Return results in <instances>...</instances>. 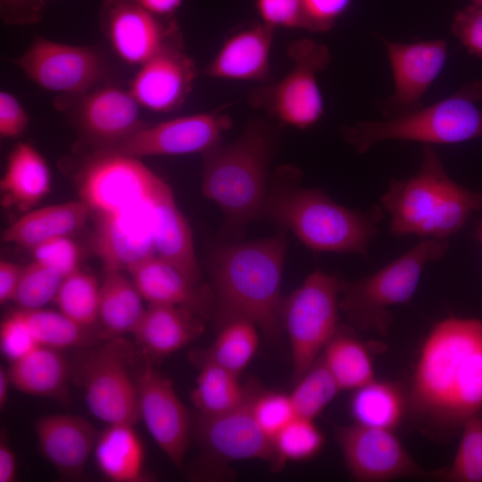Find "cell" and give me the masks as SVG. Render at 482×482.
Masks as SVG:
<instances>
[{"label": "cell", "instance_id": "cell-1", "mask_svg": "<svg viewBox=\"0 0 482 482\" xmlns=\"http://www.w3.org/2000/svg\"><path fill=\"white\" fill-rule=\"evenodd\" d=\"M407 416L424 434L449 439L482 410V320L449 317L420 348L409 386Z\"/></svg>", "mask_w": 482, "mask_h": 482}, {"label": "cell", "instance_id": "cell-2", "mask_svg": "<svg viewBox=\"0 0 482 482\" xmlns=\"http://www.w3.org/2000/svg\"><path fill=\"white\" fill-rule=\"evenodd\" d=\"M286 229L273 236L215 247L210 258L212 318L217 328L246 320L270 339L283 328L281 282L287 252Z\"/></svg>", "mask_w": 482, "mask_h": 482}, {"label": "cell", "instance_id": "cell-3", "mask_svg": "<svg viewBox=\"0 0 482 482\" xmlns=\"http://www.w3.org/2000/svg\"><path fill=\"white\" fill-rule=\"evenodd\" d=\"M301 173L282 167L273 177L261 218L291 231L313 251L369 257L383 208L351 209L320 188L300 187Z\"/></svg>", "mask_w": 482, "mask_h": 482}, {"label": "cell", "instance_id": "cell-4", "mask_svg": "<svg viewBox=\"0 0 482 482\" xmlns=\"http://www.w3.org/2000/svg\"><path fill=\"white\" fill-rule=\"evenodd\" d=\"M276 133L264 120L250 122L234 141L202 154V192L224 215V229L240 237L261 218L269 192Z\"/></svg>", "mask_w": 482, "mask_h": 482}, {"label": "cell", "instance_id": "cell-5", "mask_svg": "<svg viewBox=\"0 0 482 482\" xmlns=\"http://www.w3.org/2000/svg\"><path fill=\"white\" fill-rule=\"evenodd\" d=\"M380 202L392 235L448 239L482 210V192L453 180L432 145H424L416 173L391 179Z\"/></svg>", "mask_w": 482, "mask_h": 482}, {"label": "cell", "instance_id": "cell-6", "mask_svg": "<svg viewBox=\"0 0 482 482\" xmlns=\"http://www.w3.org/2000/svg\"><path fill=\"white\" fill-rule=\"evenodd\" d=\"M341 135L358 154L382 141L432 145L482 137V79L467 82L450 96L411 113L344 126Z\"/></svg>", "mask_w": 482, "mask_h": 482}, {"label": "cell", "instance_id": "cell-7", "mask_svg": "<svg viewBox=\"0 0 482 482\" xmlns=\"http://www.w3.org/2000/svg\"><path fill=\"white\" fill-rule=\"evenodd\" d=\"M448 249V239L424 238L367 277L340 278V312L353 328L386 335L394 320L390 308L411 299L426 266L444 257Z\"/></svg>", "mask_w": 482, "mask_h": 482}, {"label": "cell", "instance_id": "cell-8", "mask_svg": "<svg viewBox=\"0 0 482 482\" xmlns=\"http://www.w3.org/2000/svg\"><path fill=\"white\" fill-rule=\"evenodd\" d=\"M339 293L340 278L317 270L283 298L281 319L291 346L294 383L317 361L337 331Z\"/></svg>", "mask_w": 482, "mask_h": 482}, {"label": "cell", "instance_id": "cell-9", "mask_svg": "<svg viewBox=\"0 0 482 482\" xmlns=\"http://www.w3.org/2000/svg\"><path fill=\"white\" fill-rule=\"evenodd\" d=\"M291 70L278 81L253 90L249 103L282 125L307 129L320 121L325 107L317 74L330 62L326 45L311 39L294 41L288 47Z\"/></svg>", "mask_w": 482, "mask_h": 482}, {"label": "cell", "instance_id": "cell-10", "mask_svg": "<svg viewBox=\"0 0 482 482\" xmlns=\"http://www.w3.org/2000/svg\"><path fill=\"white\" fill-rule=\"evenodd\" d=\"M10 61L38 87L57 95L89 91L108 75L107 62L96 47L41 36H35L29 47Z\"/></svg>", "mask_w": 482, "mask_h": 482}, {"label": "cell", "instance_id": "cell-11", "mask_svg": "<svg viewBox=\"0 0 482 482\" xmlns=\"http://www.w3.org/2000/svg\"><path fill=\"white\" fill-rule=\"evenodd\" d=\"M131 345L121 337L92 352L81 367L90 412L107 424L135 425L139 420L136 381L129 375Z\"/></svg>", "mask_w": 482, "mask_h": 482}, {"label": "cell", "instance_id": "cell-12", "mask_svg": "<svg viewBox=\"0 0 482 482\" xmlns=\"http://www.w3.org/2000/svg\"><path fill=\"white\" fill-rule=\"evenodd\" d=\"M53 103L92 152L115 145L145 123L141 107L129 89L113 85H100L76 95H57Z\"/></svg>", "mask_w": 482, "mask_h": 482}, {"label": "cell", "instance_id": "cell-13", "mask_svg": "<svg viewBox=\"0 0 482 482\" xmlns=\"http://www.w3.org/2000/svg\"><path fill=\"white\" fill-rule=\"evenodd\" d=\"M161 179L139 158L104 152H92L76 175L81 200L98 214L149 200Z\"/></svg>", "mask_w": 482, "mask_h": 482}, {"label": "cell", "instance_id": "cell-14", "mask_svg": "<svg viewBox=\"0 0 482 482\" xmlns=\"http://www.w3.org/2000/svg\"><path fill=\"white\" fill-rule=\"evenodd\" d=\"M232 126L231 118L220 111L177 117L156 123L145 122L115 145L96 152L130 157L175 156L204 154L221 142Z\"/></svg>", "mask_w": 482, "mask_h": 482}, {"label": "cell", "instance_id": "cell-15", "mask_svg": "<svg viewBox=\"0 0 482 482\" xmlns=\"http://www.w3.org/2000/svg\"><path fill=\"white\" fill-rule=\"evenodd\" d=\"M335 434L351 477L379 482L403 478H436L422 469L393 430L359 424L335 427Z\"/></svg>", "mask_w": 482, "mask_h": 482}, {"label": "cell", "instance_id": "cell-16", "mask_svg": "<svg viewBox=\"0 0 482 482\" xmlns=\"http://www.w3.org/2000/svg\"><path fill=\"white\" fill-rule=\"evenodd\" d=\"M99 20L113 53L129 65L140 66L181 38L175 18L154 15L136 0H104Z\"/></svg>", "mask_w": 482, "mask_h": 482}, {"label": "cell", "instance_id": "cell-17", "mask_svg": "<svg viewBox=\"0 0 482 482\" xmlns=\"http://www.w3.org/2000/svg\"><path fill=\"white\" fill-rule=\"evenodd\" d=\"M386 46L394 80L393 94L378 102L384 119L418 111L422 98L442 72L447 60L444 39L401 43L380 38Z\"/></svg>", "mask_w": 482, "mask_h": 482}, {"label": "cell", "instance_id": "cell-18", "mask_svg": "<svg viewBox=\"0 0 482 482\" xmlns=\"http://www.w3.org/2000/svg\"><path fill=\"white\" fill-rule=\"evenodd\" d=\"M140 420L171 462L179 468L188 447L190 419L170 378L149 360L135 379Z\"/></svg>", "mask_w": 482, "mask_h": 482}, {"label": "cell", "instance_id": "cell-19", "mask_svg": "<svg viewBox=\"0 0 482 482\" xmlns=\"http://www.w3.org/2000/svg\"><path fill=\"white\" fill-rule=\"evenodd\" d=\"M196 76L195 62L179 38L138 66L128 89L141 108L168 113L183 104Z\"/></svg>", "mask_w": 482, "mask_h": 482}, {"label": "cell", "instance_id": "cell-20", "mask_svg": "<svg viewBox=\"0 0 482 482\" xmlns=\"http://www.w3.org/2000/svg\"><path fill=\"white\" fill-rule=\"evenodd\" d=\"M95 250L105 271H123L155 253L149 200L98 214Z\"/></svg>", "mask_w": 482, "mask_h": 482}, {"label": "cell", "instance_id": "cell-21", "mask_svg": "<svg viewBox=\"0 0 482 482\" xmlns=\"http://www.w3.org/2000/svg\"><path fill=\"white\" fill-rule=\"evenodd\" d=\"M251 385L245 401L236 409L215 416L199 414L197 438L210 455L225 461L274 458L272 440L262 431L251 410Z\"/></svg>", "mask_w": 482, "mask_h": 482}, {"label": "cell", "instance_id": "cell-22", "mask_svg": "<svg viewBox=\"0 0 482 482\" xmlns=\"http://www.w3.org/2000/svg\"><path fill=\"white\" fill-rule=\"evenodd\" d=\"M128 271L143 299L149 303L181 305L205 320L212 318L214 298L211 287L194 282L155 253Z\"/></svg>", "mask_w": 482, "mask_h": 482}, {"label": "cell", "instance_id": "cell-23", "mask_svg": "<svg viewBox=\"0 0 482 482\" xmlns=\"http://www.w3.org/2000/svg\"><path fill=\"white\" fill-rule=\"evenodd\" d=\"M38 448L46 460L67 479L81 478L96 442V432L85 418L50 415L35 422Z\"/></svg>", "mask_w": 482, "mask_h": 482}, {"label": "cell", "instance_id": "cell-24", "mask_svg": "<svg viewBox=\"0 0 482 482\" xmlns=\"http://www.w3.org/2000/svg\"><path fill=\"white\" fill-rule=\"evenodd\" d=\"M275 29L258 22L229 35L205 69L213 79L264 81L270 73Z\"/></svg>", "mask_w": 482, "mask_h": 482}, {"label": "cell", "instance_id": "cell-25", "mask_svg": "<svg viewBox=\"0 0 482 482\" xmlns=\"http://www.w3.org/2000/svg\"><path fill=\"white\" fill-rule=\"evenodd\" d=\"M149 202L155 254L194 282L199 283L201 271L190 226L180 212L170 186L162 179L154 188Z\"/></svg>", "mask_w": 482, "mask_h": 482}, {"label": "cell", "instance_id": "cell-26", "mask_svg": "<svg viewBox=\"0 0 482 482\" xmlns=\"http://www.w3.org/2000/svg\"><path fill=\"white\" fill-rule=\"evenodd\" d=\"M204 320L185 306L149 303L132 334L145 356L161 358L200 337L205 328Z\"/></svg>", "mask_w": 482, "mask_h": 482}, {"label": "cell", "instance_id": "cell-27", "mask_svg": "<svg viewBox=\"0 0 482 482\" xmlns=\"http://www.w3.org/2000/svg\"><path fill=\"white\" fill-rule=\"evenodd\" d=\"M90 212L82 200L26 212L4 230L2 240L32 250L46 241L76 232L85 225Z\"/></svg>", "mask_w": 482, "mask_h": 482}, {"label": "cell", "instance_id": "cell-28", "mask_svg": "<svg viewBox=\"0 0 482 482\" xmlns=\"http://www.w3.org/2000/svg\"><path fill=\"white\" fill-rule=\"evenodd\" d=\"M51 184L50 168L43 155L29 143L15 145L0 180L3 204L26 212L49 193Z\"/></svg>", "mask_w": 482, "mask_h": 482}, {"label": "cell", "instance_id": "cell-29", "mask_svg": "<svg viewBox=\"0 0 482 482\" xmlns=\"http://www.w3.org/2000/svg\"><path fill=\"white\" fill-rule=\"evenodd\" d=\"M94 454L98 470L111 481L151 478L144 470V447L133 425L110 424L97 437Z\"/></svg>", "mask_w": 482, "mask_h": 482}, {"label": "cell", "instance_id": "cell-30", "mask_svg": "<svg viewBox=\"0 0 482 482\" xmlns=\"http://www.w3.org/2000/svg\"><path fill=\"white\" fill-rule=\"evenodd\" d=\"M11 384L24 394L67 403L68 367L58 350L37 346L12 362L8 370Z\"/></svg>", "mask_w": 482, "mask_h": 482}, {"label": "cell", "instance_id": "cell-31", "mask_svg": "<svg viewBox=\"0 0 482 482\" xmlns=\"http://www.w3.org/2000/svg\"><path fill=\"white\" fill-rule=\"evenodd\" d=\"M407 386L399 381L376 380L354 389L349 411L355 424L396 429L407 416Z\"/></svg>", "mask_w": 482, "mask_h": 482}, {"label": "cell", "instance_id": "cell-32", "mask_svg": "<svg viewBox=\"0 0 482 482\" xmlns=\"http://www.w3.org/2000/svg\"><path fill=\"white\" fill-rule=\"evenodd\" d=\"M142 300L132 279L122 271H105L100 287V337L109 340L133 333L145 311Z\"/></svg>", "mask_w": 482, "mask_h": 482}, {"label": "cell", "instance_id": "cell-33", "mask_svg": "<svg viewBox=\"0 0 482 482\" xmlns=\"http://www.w3.org/2000/svg\"><path fill=\"white\" fill-rule=\"evenodd\" d=\"M320 358L340 390H354L374 379L370 348L347 328L339 326Z\"/></svg>", "mask_w": 482, "mask_h": 482}, {"label": "cell", "instance_id": "cell-34", "mask_svg": "<svg viewBox=\"0 0 482 482\" xmlns=\"http://www.w3.org/2000/svg\"><path fill=\"white\" fill-rule=\"evenodd\" d=\"M198 364L201 370L195 386L190 392V399L200 415H220L245 401L250 386H241L237 375L210 362Z\"/></svg>", "mask_w": 482, "mask_h": 482}, {"label": "cell", "instance_id": "cell-35", "mask_svg": "<svg viewBox=\"0 0 482 482\" xmlns=\"http://www.w3.org/2000/svg\"><path fill=\"white\" fill-rule=\"evenodd\" d=\"M258 345L256 325L246 320H234L219 328L212 345L195 359L197 363L210 362L239 376L253 358Z\"/></svg>", "mask_w": 482, "mask_h": 482}, {"label": "cell", "instance_id": "cell-36", "mask_svg": "<svg viewBox=\"0 0 482 482\" xmlns=\"http://www.w3.org/2000/svg\"><path fill=\"white\" fill-rule=\"evenodd\" d=\"M54 301L61 312L88 328L98 320L100 287L94 276L78 269L64 277Z\"/></svg>", "mask_w": 482, "mask_h": 482}, {"label": "cell", "instance_id": "cell-37", "mask_svg": "<svg viewBox=\"0 0 482 482\" xmlns=\"http://www.w3.org/2000/svg\"><path fill=\"white\" fill-rule=\"evenodd\" d=\"M341 391L320 356L289 394L296 416L314 420Z\"/></svg>", "mask_w": 482, "mask_h": 482}, {"label": "cell", "instance_id": "cell-38", "mask_svg": "<svg viewBox=\"0 0 482 482\" xmlns=\"http://www.w3.org/2000/svg\"><path fill=\"white\" fill-rule=\"evenodd\" d=\"M272 464L281 469L287 461H306L323 448L325 437L313 420L295 416L272 439Z\"/></svg>", "mask_w": 482, "mask_h": 482}, {"label": "cell", "instance_id": "cell-39", "mask_svg": "<svg viewBox=\"0 0 482 482\" xmlns=\"http://www.w3.org/2000/svg\"><path fill=\"white\" fill-rule=\"evenodd\" d=\"M21 311L39 345L61 350L81 345L88 338L87 328L76 323L60 311L43 308Z\"/></svg>", "mask_w": 482, "mask_h": 482}, {"label": "cell", "instance_id": "cell-40", "mask_svg": "<svg viewBox=\"0 0 482 482\" xmlns=\"http://www.w3.org/2000/svg\"><path fill=\"white\" fill-rule=\"evenodd\" d=\"M460 445L452 464L436 470V479L482 482V419L470 418L461 428Z\"/></svg>", "mask_w": 482, "mask_h": 482}, {"label": "cell", "instance_id": "cell-41", "mask_svg": "<svg viewBox=\"0 0 482 482\" xmlns=\"http://www.w3.org/2000/svg\"><path fill=\"white\" fill-rule=\"evenodd\" d=\"M64 276L33 261L22 268L13 302L21 310H37L54 300Z\"/></svg>", "mask_w": 482, "mask_h": 482}, {"label": "cell", "instance_id": "cell-42", "mask_svg": "<svg viewBox=\"0 0 482 482\" xmlns=\"http://www.w3.org/2000/svg\"><path fill=\"white\" fill-rule=\"evenodd\" d=\"M251 410L260 428L271 440L296 416L289 395L260 391L256 386L251 397Z\"/></svg>", "mask_w": 482, "mask_h": 482}, {"label": "cell", "instance_id": "cell-43", "mask_svg": "<svg viewBox=\"0 0 482 482\" xmlns=\"http://www.w3.org/2000/svg\"><path fill=\"white\" fill-rule=\"evenodd\" d=\"M37 344L21 310L10 313L0 326V346L3 354L13 362L33 351Z\"/></svg>", "mask_w": 482, "mask_h": 482}, {"label": "cell", "instance_id": "cell-44", "mask_svg": "<svg viewBox=\"0 0 482 482\" xmlns=\"http://www.w3.org/2000/svg\"><path fill=\"white\" fill-rule=\"evenodd\" d=\"M30 251L33 261L58 271L64 277L79 269V247L69 237L51 239Z\"/></svg>", "mask_w": 482, "mask_h": 482}, {"label": "cell", "instance_id": "cell-45", "mask_svg": "<svg viewBox=\"0 0 482 482\" xmlns=\"http://www.w3.org/2000/svg\"><path fill=\"white\" fill-rule=\"evenodd\" d=\"M353 0H301L303 29L327 32L350 8Z\"/></svg>", "mask_w": 482, "mask_h": 482}, {"label": "cell", "instance_id": "cell-46", "mask_svg": "<svg viewBox=\"0 0 482 482\" xmlns=\"http://www.w3.org/2000/svg\"><path fill=\"white\" fill-rule=\"evenodd\" d=\"M261 22L276 29H303L301 0H255Z\"/></svg>", "mask_w": 482, "mask_h": 482}, {"label": "cell", "instance_id": "cell-47", "mask_svg": "<svg viewBox=\"0 0 482 482\" xmlns=\"http://www.w3.org/2000/svg\"><path fill=\"white\" fill-rule=\"evenodd\" d=\"M452 32L470 54L482 59V6L472 4L458 10L452 22Z\"/></svg>", "mask_w": 482, "mask_h": 482}, {"label": "cell", "instance_id": "cell-48", "mask_svg": "<svg viewBox=\"0 0 482 482\" xmlns=\"http://www.w3.org/2000/svg\"><path fill=\"white\" fill-rule=\"evenodd\" d=\"M29 115L12 93L0 91V136L2 138H16L21 136L29 125Z\"/></svg>", "mask_w": 482, "mask_h": 482}, {"label": "cell", "instance_id": "cell-49", "mask_svg": "<svg viewBox=\"0 0 482 482\" xmlns=\"http://www.w3.org/2000/svg\"><path fill=\"white\" fill-rule=\"evenodd\" d=\"M46 0H0V17L10 26H30L44 17Z\"/></svg>", "mask_w": 482, "mask_h": 482}, {"label": "cell", "instance_id": "cell-50", "mask_svg": "<svg viewBox=\"0 0 482 482\" xmlns=\"http://www.w3.org/2000/svg\"><path fill=\"white\" fill-rule=\"evenodd\" d=\"M22 268L13 262H0V303L12 301L20 282Z\"/></svg>", "mask_w": 482, "mask_h": 482}, {"label": "cell", "instance_id": "cell-51", "mask_svg": "<svg viewBox=\"0 0 482 482\" xmlns=\"http://www.w3.org/2000/svg\"><path fill=\"white\" fill-rule=\"evenodd\" d=\"M16 456L8 444L5 431L1 429L0 482H12L16 478Z\"/></svg>", "mask_w": 482, "mask_h": 482}, {"label": "cell", "instance_id": "cell-52", "mask_svg": "<svg viewBox=\"0 0 482 482\" xmlns=\"http://www.w3.org/2000/svg\"><path fill=\"white\" fill-rule=\"evenodd\" d=\"M149 12L161 18H175L185 0H136Z\"/></svg>", "mask_w": 482, "mask_h": 482}, {"label": "cell", "instance_id": "cell-53", "mask_svg": "<svg viewBox=\"0 0 482 482\" xmlns=\"http://www.w3.org/2000/svg\"><path fill=\"white\" fill-rule=\"evenodd\" d=\"M11 384L8 370L0 369V408L4 409L7 401L9 385Z\"/></svg>", "mask_w": 482, "mask_h": 482}, {"label": "cell", "instance_id": "cell-54", "mask_svg": "<svg viewBox=\"0 0 482 482\" xmlns=\"http://www.w3.org/2000/svg\"><path fill=\"white\" fill-rule=\"evenodd\" d=\"M475 237L482 247V219L479 220L477 226V229L475 231Z\"/></svg>", "mask_w": 482, "mask_h": 482}, {"label": "cell", "instance_id": "cell-55", "mask_svg": "<svg viewBox=\"0 0 482 482\" xmlns=\"http://www.w3.org/2000/svg\"><path fill=\"white\" fill-rule=\"evenodd\" d=\"M472 4L482 6V0H472Z\"/></svg>", "mask_w": 482, "mask_h": 482}, {"label": "cell", "instance_id": "cell-56", "mask_svg": "<svg viewBox=\"0 0 482 482\" xmlns=\"http://www.w3.org/2000/svg\"><path fill=\"white\" fill-rule=\"evenodd\" d=\"M47 1V0H46Z\"/></svg>", "mask_w": 482, "mask_h": 482}]
</instances>
